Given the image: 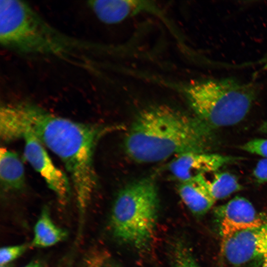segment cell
<instances>
[{
  "mask_svg": "<svg viewBox=\"0 0 267 267\" xmlns=\"http://www.w3.org/2000/svg\"><path fill=\"white\" fill-rule=\"evenodd\" d=\"M182 90L195 116L210 128L241 122L258 91L254 83H241L230 78L193 82Z\"/></svg>",
  "mask_w": 267,
  "mask_h": 267,
  "instance_id": "277c9868",
  "label": "cell"
},
{
  "mask_svg": "<svg viewBox=\"0 0 267 267\" xmlns=\"http://www.w3.org/2000/svg\"><path fill=\"white\" fill-rule=\"evenodd\" d=\"M0 178L6 190H20L25 185L23 163L16 153L4 147L0 149Z\"/></svg>",
  "mask_w": 267,
  "mask_h": 267,
  "instance_id": "8fae6325",
  "label": "cell"
},
{
  "mask_svg": "<svg viewBox=\"0 0 267 267\" xmlns=\"http://www.w3.org/2000/svg\"><path fill=\"white\" fill-rule=\"evenodd\" d=\"M221 250L226 260L236 266L264 260L267 257V222L222 239Z\"/></svg>",
  "mask_w": 267,
  "mask_h": 267,
  "instance_id": "8992f818",
  "label": "cell"
},
{
  "mask_svg": "<svg viewBox=\"0 0 267 267\" xmlns=\"http://www.w3.org/2000/svg\"><path fill=\"white\" fill-rule=\"evenodd\" d=\"M65 236V232L55 225L47 210H44L35 224L32 245L51 246L61 241Z\"/></svg>",
  "mask_w": 267,
  "mask_h": 267,
  "instance_id": "5bb4252c",
  "label": "cell"
},
{
  "mask_svg": "<svg viewBox=\"0 0 267 267\" xmlns=\"http://www.w3.org/2000/svg\"><path fill=\"white\" fill-rule=\"evenodd\" d=\"M210 128L192 116L165 105L140 111L124 140L127 155L138 163L163 161L189 152H206Z\"/></svg>",
  "mask_w": 267,
  "mask_h": 267,
  "instance_id": "7a4b0ae2",
  "label": "cell"
},
{
  "mask_svg": "<svg viewBox=\"0 0 267 267\" xmlns=\"http://www.w3.org/2000/svg\"><path fill=\"white\" fill-rule=\"evenodd\" d=\"M108 127L76 122L28 102L4 104L0 109V136L9 142L36 137L62 161L68 172L80 212L87 210L96 186L93 156Z\"/></svg>",
  "mask_w": 267,
  "mask_h": 267,
  "instance_id": "6da1fadb",
  "label": "cell"
},
{
  "mask_svg": "<svg viewBox=\"0 0 267 267\" xmlns=\"http://www.w3.org/2000/svg\"><path fill=\"white\" fill-rule=\"evenodd\" d=\"M178 192L186 206L193 214L197 216L205 214L215 203L197 178L191 180L179 182Z\"/></svg>",
  "mask_w": 267,
  "mask_h": 267,
  "instance_id": "7c38bea8",
  "label": "cell"
},
{
  "mask_svg": "<svg viewBox=\"0 0 267 267\" xmlns=\"http://www.w3.org/2000/svg\"><path fill=\"white\" fill-rule=\"evenodd\" d=\"M216 213L220 219L222 239L267 222L248 200L238 196L217 207Z\"/></svg>",
  "mask_w": 267,
  "mask_h": 267,
  "instance_id": "9c48e42d",
  "label": "cell"
},
{
  "mask_svg": "<svg viewBox=\"0 0 267 267\" xmlns=\"http://www.w3.org/2000/svg\"><path fill=\"white\" fill-rule=\"evenodd\" d=\"M260 131L267 134V121L261 126Z\"/></svg>",
  "mask_w": 267,
  "mask_h": 267,
  "instance_id": "d6986e66",
  "label": "cell"
},
{
  "mask_svg": "<svg viewBox=\"0 0 267 267\" xmlns=\"http://www.w3.org/2000/svg\"><path fill=\"white\" fill-rule=\"evenodd\" d=\"M25 267H42L39 264L36 263H33L31 265H28Z\"/></svg>",
  "mask_w": 267,
  "mask_h": 267,
  "instance_id": "44dd1931",
  "label": "cell"
},
{
  "mask_svg": "<svg viewBox=\"0 0 267 267\" xmlns=\"http://www.w3.org/2000/svg\"><path fill=\"white\" fill-rule=\"evenodd\" d=\"M210 197L215 202L243 188L234 175L219 170L197 177Z\"/></svg>",
  "mask_w": 267,
  "mask_h": 267,
  "instance_id": "4fadbf2b",
  "label": "cell"
},
{
  "mask_svg": "<svg viewBox=\"0 0 267 267\" xmlns=\"http://www.w3.org/2000/svg\"><path fill=\"white\" fill-rule=\"evenodd\" d=\"M158 209V194L154 180L143 178L122 189L113 204L111 226L115 236L137 247L152 238Z\"/></svg>",
  "mask_w": 267,
  "mask_h": 267,
  "instance_id": "5b68a950",
  "label": "cell"
},
{
  "mask_svg": "<svg viewBox=\"0 0 267 267\" xmlns=\"http://www.w3.org/2000/svg\"><path fill=\"white\" fill-rule=\"evenodd\" d=\"M253 175L259 183L267 182V158L259 160L254 169Z\"/></svg>",
  "mask_w": 267,
  "mask_h": 267,
  "instance_id": "e0dca14e",
  "label": "cell"
},
{
  "mask_svg": "<svg viewBox=\"0 0 267 267\" xmlns=\"http://www.w3.org/2000/svg\"><path fill=\"white\" fill-rule=\"evenodd\" d=\"M26 249L25 245H18L4 247L0 250V265H7L19 257Z\"/></svg>",
  "mask_w": 267,
  "mask_h": 267,
  "instance_id": "9a60e30c",
  "label": "cell"
},
{
  "mask_svg": "<svg viewBox=\"0 0 267 267\" xmlns=\"http://www.w3.org/2000/svg\"><path fill=\"white\" fill-rule=\"evenodd\" d=\"M88 5L100 21L107 24L120 23L142 12L162 16V12L150 1L94 0L89 1Z\"/></svg>",
  "mask_w": 267,
  "mask_h": 267,
  "instance_id": "30bf717a",
  "label": "cell"
},
{
  "mask_svg": "<svg viewBox=\"0 0 267 267\" xmlns=\"http://www.w3.org/2000/svg\"><path fill=\"white\" fill-rule=\"evenodd\" d=\"M242 150L267 158V139H254L243 144Z\"/></svg>",
  "mask_w": 267,
  "mask_h": 267,
  "instance_id": "2e32d148",
  "label": "cell"
},
{
  "mask_svg": "<svg viewBox=\"0 0 267 267\" xmlns=\"http://www.w3.org/2000/svg\"><path fill=\"white\" fill-rule=\"evenodd\" d=\"M239 159L241 158L207 152H189L174 157L168 165V170L174 178L182 182L218 171Z\"/></svg>",
  "mask_w": 267,
  "mask_h": 267,
  "instance_id": "ba28073f",
  "label": "cell"
},
{
  "mask_svg": "<svg viewBox=\"0 0 267 267\" xmlns=\"http://www.w3.org/2000/svg\"><path fill=\"white\" fill-rule=\"evenodd\" d=\"M24 156L44 179L60 202L65 203L71 193V185L64 172L54 164L44 146L34 136H25Z\"/></svg>",
  "mask_w": 267,
  "mask_h": 267,
  "instance_id": "52a82bcc",
  "label": "cell"
},
{
  "mask_svg": "<svg viewBox=\"0 0 267 267\" xmlns=\"http://www.w3.org/2000/svg\"><path fill=\"white\" fill-rule=\"evenodd\" d=\"M0 43L20 54L65 59L71 49L70 37L48 24L27 3L18 0L0 1Z\"/></svg>",
  "mask_w": 267,
  "mask_h": 267,
  "instance_id": "3957f363",
  "label": "cell"
},
{
  "mask_svg": "<svg viewBox=\"0 0 267 267\" xmlns=\"http://www.w3.org/2000/svg\"><path fill=\"white\" fill-rule=\"evenodd\" d=\"M104 256L100 253H94L88 257L84 267H103Z\"/></svg>",
  "mask_w": 267,
  "mask_h": 267,
  "instance_id": "ac0fdd59",
  "label": "cell"
},
{
  "mask_svg": "<svg viewBox=\"0 0 267 267\" xmlns=\"http://www.w3.org/2000/svg\"><path fill=\"white\" fill-rule=\"evenodd\" d=\"M0 267H8L7 265L0 266Z\"/></svg>",
  "mask_w": 267,
  "mask_h": 267,
  "instance_id": "7402d4cb",
  "label": "cell"
},
{
  "mask_svg": "<svg viewBox=\"0 0 267 267\" xmlns=\"http://www.w3.org/2000/svg\"><path fill=\"white\" fill-rule=\"evenodd\" d=\"M261 267H267V257L263 260V263Z\"/></svg>",
  "mask_w": 267,
  "mask_h": 267,
  "instance_id": "ffe728a7",
  "label": "cell"
}]
</instances>
